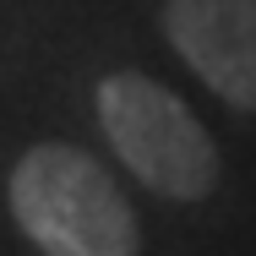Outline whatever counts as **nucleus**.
<instances>
[{
    "label": "nucleus",
    "instance_id": "f257e3e1",
    "mask_svg": "<svg viewBox=\"0 0 256 256\" xmlns=\"http://www.w3.org/2000/svg\"><path fill=\"white\" fill-rule=\"evenodd\" d=\"M6 207L38 256H142V224L93 153L33 142L6 180Z\"/></svg>",
    "mask_w": 256,
    "mask_h": 256
},
{
    "label": "nucleus",
    "instance_id": "f03ea898",
    "mask_svg": "<svg viewBox=\"0 0 256 256\" xmlns=\"http://www.w3.org/2000/svg\"><path fill=\"white\" fill-rule=\"evenodd\" d=\"M93 109L109 136L114 158L158 196L202 202L224 174V158L212 148L207 126L186 109L180 93L142 71H109L93 88Z\"/></svg>",
    "mask_w": 256,
    "mask_h": 256
},
{
    "label": "nucleus",
    "instance_id": "7ed1b4c3",
    "mask_svg": "<svg viewBox=\"0 0 256 256\" xmlns=\"http://www.w3.org/2000/svg\"><path fill=\"white\" fill-rule=\"evenodd\" d=\"M164 38L229 109H256V0H164Z\"/></svg>",
    "mask_w": 256,
    "mask_h": 256
}]
</instances>
